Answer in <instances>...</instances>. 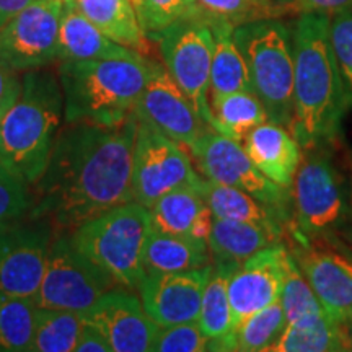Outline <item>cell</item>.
Masks as SVG:
<instances>
[{
	"instance_id": "14",
	"label": "cell",
	"mask_w": 352,
	"mask_h": 352,
	"mask_svg": "<svg viewBox=\"0 0 352 352\" xmlns=\"http://www.w3.org/2000/svg\"><path fill=\"white\" fill-rule=\"evenodd\" d=\"M54 233L47 222L30 217L0 227V297H34Z\"/></svg>"
},
{
	"instance_id": "4",
	"label": "cell",
	"mask_w": 352,
	"mask_h": 352,
	"mask_svg": "<svg viewBox=\"0 0 352 352\" xmlns=\"http://www.w3.org/2000/svg\"><path fill=\"white\" fill-rule=\"evenodd\" d=\"M64 124V96L57 74L44 69L21 76V91L0 120V162L38 182Z\"/></svg>"
},
{
	"instance_id": "18",
	"label": "cell",
	"mask_w": 352,
	"mask_h": 352,
	"mask_svg": "<svg viewBox=\"0 0 352 352\" xmlns=\"http://www.w3.org/2000/svg\"><path fill=\"white\" fill-rule=\"evenodd\" d=\"M210 266L192 271L145 274L138 292L144 310L158 327L197 321Z\"/></svg>"
},
{
	"instance_id": "6",
	"label": "cell",
	"mask_w": 352,
	"mask_h": 352,
	"mask_svg": "<svg viewBox=\"0 0 352 352\" xmlns=\"http://www.w3.org/2000/svg\"><path fill=\"white\" fill-rule=\"evenodd\" d=\"M250 85L270 121L290 126L294 111V43L283 21L264 19L233 28Z\"/></svg>"
},
{
	"instance_id": "32",
	"label": "cell",
	"mask_w": 352,
	"mask_h": 352,
	"mask_svg": "<svg viewBox=\"0 0 352 352\" xmlns=\"http://www.w3.org/2000/svg\"><path fill=\"white\" fill-rule=\"evenodd\" d=\"M285 327H287V318L280 300H277L256 314L250 315L240 327L233 329V351H271L283 336Z\"/></svg>"
},
{
	"instance_id": "22",
	"label": "cell",
	"mask_w": 352,
	"mask_h": 352,
	"mask_svg": "<svg viewBox=\"0 0 352 352\" xmlns=\"http://www.w3.org/2000/svg\"><path fill=\"white\" fill-rule=\"evenodd\" d=\"M239 263L214 261L202 292L197 324L209 340V351H233V321L228 298V280Z\"/></svg>"
},
{
	"instance_id": "5",
	"label": "cell",
	"mask_w": 352,
	"mask_h": 352,
	"mask_svg": "<svg viewBox=\"0 0 352 352\" xmlns=\"http://www.w3.org/2000/svg\"><path fill=\"white\" fill-rule=\"evenodd\" d=\"M151 230L148 209L132 201L87 220L69 235L114 283L138 292L145 277L144 248Z\"/></svg>"
},
{
	"instance_id": "16",
	"label": "cell",
	"mask_w": 352,
	"mask_h": 352,
	"mask_svg": "<svg viewBox=\"0 0 352 352\" xmlns=\"http://www.w3.org/2000/svg\"><path fill=\"white\" fill-rule=\"evenodd\" d=\"M83 320L104 334L111 352H148L160 327L144 310L134 290L114 285L83 311Z\"/></svg>"
},
{
	"instance_id": "45",
	"label": "cell",
	"mask_w": 352,
	"mask_h": 352,
	"mask_svg": "<svg viewBox=\"0 0 352 352\" xmlns=\"http://www.w3.org/2000/svg\"><path fill=\"white\" fill-rule=\"evenodd\" d=\"M64 3H74V0H64Z\"/></svg>"
},
{
	"instance_id": "12",
	"label": "cell",
	"mask_w": 352,
	"mask_h": 352,
	"mask_svg": "<svg viewBox=\"0 0 352 352\" xmlns=\"http://www.w3.org/2000/svg\"><path fill=\"white\" fill-rule=\"evenodd\" d=\"M64 0H33L0 30V63L15 72L44 69L57 60Z\"/></svg>"
},
{
	"instance_id": "36",
	"label": "cell",
	"mask_w": 352,
	"mask_h": 352,
	"mask_svg": "<svg viewBox=\"0 0 352 352\" xmlns=\"http://www.w3.org/2000/svg\"><path fill=\"white\" fill-rule=\"evenodd\" d=\"M145 36L157 39L171 23L196 10V0H131Z\"/></svg>"
},
{
	"instance_id": "40",
	"label": "cell",
	"mask_w": 352,
	"mask_h": 352,
	"mask_svg": "<svg viewBox=\"0 0 352 352\" xmlns=\"http://www.w3.org/2000/svg\"><path fill=\"white\" fill-rule=\"evenodd\" d=\"M74 352H111V346L95 324L83 320L82 333Z\"/></svg>"
},
{
	"instance_id": "7",
	"label": "cell",
	"mask_w": 352,
	"mask_h": 352,
	"mask_svg": "<svg viewBox=\"0 0 352 352\" xmlns=\"http://www.w3.org/2000/svg\"><path fill=\"white\" fill-rule=\"evenodd\" d=\"M157 39L165 69L191 101L201 120L210 127L209 83L214 33L209 16L196 7V10L164 30Z\"/></svg>"
},
{
	"instance_id": "19",
	"label": "cell",
	"mask_w": 352,
	"mask_h": 352,
	"mask_svg": "<svg viewBox=\"0 0 352 352\" xmlns=\"http://www.w3.org/2000/svg\"><path fill=\"white\" fill-rule=\"evenodd\" d=\"M241 144L267 179L283 188H292L302 160V147L284 126L272 121L263 122Z\"/></svg>"
},
{
	"instance_id": "1",
	"label": "cell",
	"mask_w": 352,
	"mask_h": 352,
	"mask_svg": "<svg viewBox=\"0 0 352 352\" xmlns=\"http://www.w3.org/2000/svg\"><path fill=\"white\" fill-rule=\"evenodd\" d=\"M139 120L116 126L64 122L50 160L32 186L30 219L70 232L104 210L134 201L132 153Z\"/></svg>"
},
{
	"instance_id": "24",
	"label": "cell",
	"mask_w": 352,
	"mask_h": 352,
	"mask_svg": "<svg viewBox=\"0 0 352 352\" xmlns=\"http://www.w3.org/2000/svg\"><path fill=\"white\" fill-rule=\"evenodd\" d=\"M280 230L241 220L215 219L208 245L214 261L243 263L261 250L279 243Z\"/></svg>"
},
{
	"instance_id": "42",
	"label": "cell",
	"mask_w": 352,
	"mask_h": 352,
	"mask_svg": "<svg viewBox=\"0 0 352 352\" xmlns=\"http://www.w3.org/2000/svg\"><path fill=\"white\" fill-rule=\"evenodd\" d=\"M33 0H0V30Z\"/></svg>"
},
{
	"instance_id": "34",
	"label": "cell",
	"mask_w": 352,
	"mask_h": 352,
	"mask_svg": "<svg viewBox=\"0 0 352 352\" xmlns=\"http://www.w3.org/2000/svg\"><path fill=\"white\" fill-rule=\"evenodd\" d=\"M196 7L206 15L239 26L248 21L274 19L283 6L274 0H196Z\"/></svg>"
},
{
	"instance_id": "30",
	"label": "cell",
	"mask_w": 352,
	"mask_h": 352,
	"mask_svg": "<svg viewBox=\"0 0 352 352\" xmlns=\"http://www.w3.org/2000/svg\"><path fill=\"white\" fill-rule=\"evenodd\" d=\"M82 327L78 311L39 308L30 352H74Z\"/></svg>"
},
{
	"instance_id": "9",
	"label": "cell",
	"mask_w": 352,
	"mask_h": 352,
	"mask_svg": "<svg viewBox=\"0 0 352 352\" xmlns=\"http://www.w3.org/2000/svg\"><path fill=\"white\" fill-rule=\"evenodd\" d=\"M188 151L206 179L239 188L267 206L283 222L289 219L292 191L267 179L253 164L243 144L208 127Z\"/></svg>"
},
{
	"instance_id": "27",
	"label": "cell",
	"mask_w": 352,
	"mask_h": 352,
	"mask_svg": "<svg viewBox=\"0 0 352 352\" xmlns=\"http://www.w3.org/2000/svg\"><path fill=\"white\" fill-rule=\"evenodd\" d=\"M76 7L109 39L142 52L147 36L131 0H74Z\"/></svg>"
},
{
	"instance_id": "21",
	"label": "cell",
	"mask_w": 352,
	"mask_h": 352,
	"mask_svg": "<svg viewBox=\"0 0 352 352\" xmlns=\"http://www.w3.org/2000/svg\"><path fill=\"white\" fill-rule=\"evenodd\" d=\"M139 51L109 39L76 7L65 3L57 36V60H94L131 57Z\"/></svg>"
},
{
	"instance_id": "11",
	"label": "cell",
	"mask_w": 352,
	"mask_h": 352,
	"mask_svg": "<svg viewBox=\"0 0 352 352\" xmlns=\"http://www.w3.org/2000/svg\"><path fill=\"white\" fill-rule=\"evenodd\" d=\"M292 256L318 297L324 315L346 323L352 315V250L327 235H303L296 230Z\"/></svg>"
},
{
	"instance_id": "31",
	"label": "cell",
	"mask_w": 352,
	"mask_h": 352,
	"mask_svg": "<svg viewBox=\"0 0 352 352\" xmlns=\"http://www.w3.org/2000/svg\"><path fill=\"white\" fill-rule=\"evenodd\" d=\"M38 310L33 298L0 297V352H30Z\"/></svg>"
},
{
	"instance_id": "15",
	"label": "cell",
	"mask_w": 352,
	"mask_h": 352,
	"mask_svg": "<svg viewBox=\"0 0 352 352\" xmlns=\"http://www.w3.org/2000/svg\"><path fill=\"white\" fill-rule=\"evenodd\" d=\"M135 116L189 148L208 129L191 101L176 85L165 65L153 63L142 95L135 104Z\"/></svg>"
},
{
	"instance_id": "3",
	"label": "cell",
	"mask_w": 352,
	"mask_h": 352,
	"mask_svg": "<svg viewBox=\"0 0 352 352\" xmlns=\"http://www.w3.org/2000/svg\"><path fill=\"white\" fill-rule=\"evenodd\" d=\"M142 52L131 57L64 60L57 67L64 122L116 126L134 113L152 72Z\"/></svg>"
},
{
	"instance_id": "37",
	"label": "cell",
	"mask_w": 352,
	"mask_h": 352,
	"mask_svg": "<svg viewBox=\"0 0 352 352\" xmlns=\"http://www.w3.org/2000/svg\"><path fill=\"white\" fill-rule=\"evenodd\" d=\"M329 38L334 57L346 91L347 108H352V10H342L333 15L329 23Z\"/></svg>"
},
{
	"instance_id": "10",
	"label": "cell",
	"mask_w": 352,
	"mask_h": 352,
	"mask_svg": "<svg viewBox=\"0 0 352 352\" xmlns=\"http://www.w3.org/2000/svg\"><path fill=\"white\" fill-rule=\"evenodd\" d=\"M204 179L192 166V157L182 144L139 121L132 153V196L151 208L162 196L179 188L201 189Z\"/></svg>"
},
{
	"instance_id": "29",
	"label": "cell",
	"mask_w": 352,
	"mask_h": 352,
	"mask_svg": "<svg viewBox=\"0 0 352 352\" xmlns=\"http://www.w3.org/2000/svg\"><path fill=\"white\" fill-rule=\"evenodd\" d=\"M210 127L236 142H243L254 127L270 121L263 103L253 91H236L222 96L210 104Z\"/></svg>"
},
{
	"instance_id": "23",
	"label": "cell",
	"mask_w": 352,
	"mask_h": 352,
	"mask_svg": "<svg viewBox=\"0 0 352 352\" xmlns=\"http://www.w3.org/2000/svg\"><path fill=\"white\" fill-rule=\"evenodd\" d=\"M209 20L214 33V56L209 83V100L212 104L226 95L253 90L245 59L233 39L235 26L230 21L214 16H209Z\"/></svg>"
},
{
	"instance_id": "38",
	"label": "cell",
	"mask_w": 352,
	"mask_h": 352,
	"mask_svg": "<svg viewBox=\"0 0 352 352\" xmlns=\"http://www.w3.org/2000/svg\"><path fill=\"white\" fill-rule=\"evenodd\" d=\"M155 352H204L209 351V340L201 331L197 321L160 328L152 344Z\"/></svg>"
},
{
	"instance_id": "28",
	"label": "cell",
	"mask_w": 352,
	"mask_h": 352,
	"mask_svg": "<svg viewBox=\"0 0 352 352\" xmlns=\"http://www.w3.org/2000/svg\"><path fill=\"white\" fill-rule=\"evenodd\" d=\"M201 195L215 219L241 220V222L259 223L283 232L280 220L261 201L239 188L212 183L204 179L201 186Z\"/></svg>"
},
{
	"instance_id": "41",
	"label": "cell",
	"mask_w": 352,
	"mask_h": 352,
	"mask_svg": "<svg viewBox=\"0 0 352 352\" xmlns=\"http://www.w3.org/2000/svg\"><path fill=\"white\" fill-rule=\"evenodd\" d=\"M296 6L302 13L315 12L327 13V15L331 16L351 8L352 0H297Z\"/></svg>"
},
{
	"instance_id": "33",
	"label": "cell",
	"mask_w": 352,
	"mask_h": 352,
	"mask_svg": "<svg viewBox=\"0 0 352 352\" xmlns=\"http://www.w3.org/2000/svg\"><path fill=\"white\" fill-rule=\"evenodd\" d=\"M279 300L285 318H287V324L305 318V316L324 314L318 297L315 296L314 289L292 253H287V258H285L284 284Z\"/></svg>"
},
{
	"instance_id": "13",
	"label": "cell",
	"mask_w": 352,
	"mask_h": 352,
	"mask_svg": "<svg viewBox=\"0 0 352 352\" xmlns=\"http://www.w3.org/2000/svg\"><path fill=\"white\" fill-rule=\"evenodd\" d=\"M297 232L303 235H327L342 226L347 202L340 176L331 162L321 153L308 152L300 160L292 183Z\"/></svg>"
},
{
	"instance_id": "35",
	"label": "cell",
	"mask_w": 352,
	"mask_h": 352,
	"mask_svg": "<svg viewBox=\"0 0 352 352\" xmlns=\"http://www.w3.org/2000/svg\"><path fill=\"white\" fill-rule=\"evenodd\" d=\"M32 206V184L0 162V227L28 219Z\"/></svg>"
},
{
	"instance_id": "39",
	"label": "cell",
	"mask_w": 352,
	"mask_h": 352,
	"mask_svg": "<svg viewBox=\"0 0 352 352\" xmlns=\"http://www.w3.org/2000/svg\"><path fill=\"white\" fill-rule=\"evenodd\" d=\"M21 91V77L19 72L0 63V120L12 104L15 103Z\"/></svg>"
},
{
	"instance_id": "25",
	"label": "cell",
	"mask_w": 352,
	"mask_h": 352,
	"mask_svg": "<svg viewBox=\"0 0 352 352\" xmlns=\"http://www.w3.org/2000/svg\"><path fill=\"white\" fill-rule=\"evenodd\" d=\"M208 241L151 230L144 248L145 274L182 272L210 266Z\"/></svg>"
},
{
	"instance_id": "26",
	"label": "cell",
	"mask_w": 352,
	"mask_h": 352,
	"mask_svg": "<svg viewBox=\"0 0 352 352\" xmlns=\"http://www.w3.org/2000/svg\"><path fill=\"white\" fill-rule=\"evenodd\" d=\"M271 351L276 352H338L352 351V340L344 323L324 314L310 315L285 327Z\"/></svg>"
},
{
	"instance_id": "43",
	"label": "cell",
	"mask_w": 352,
	"mask_h": 352,
	"mask_svg": "<svg viewBox=\"0 0 352 352\" xmlns=\"http://www.w3.org/2000/svg\"><path fill=\"white\" fill-rule=\"evenodd\" d=\"M346 329H347V333H349V336H351V340H352V315L349 316V318L346 320Z\"/></svg>"
},
{
	"instance_id": "17",
	"label": "cell",
	"mask_w": 352,
	"mask_h": 352,
	"mask_svg": "<svg viewBox=\"0 0 352 352\" xmlns=\"http://www.w3.org/2000/svg\"><path fill=\"white\" fill-rule=\"evenodd\" d=\"M287 253L283 243H276L245 259L233 271L228 280L233 329L250 315L279 300Z\"/></svg>"
},
{
	"instance_id": "44",
	"label": "cell",
	"mask_w": 352,
	"mask_h": 352,
	"mask_svg": "<svg viewBox=\"0 0 352 352\" xmlns=\"http://www.w3.org/2000/svg\"><path fill=\"white\" fill-rule=\"evenodd\" d=\"M276 3H279V6H290V3H296L297 0H274Z\"/></svg>"
},
{
	"instance_id": "20",
	"label": "cell",
	"mask_w": 352,
	"mask_h": 352,
	"mask_svg": "<svg viewBox=\"0 0 352 352\" xmlns=\"http://www.w3.org/2000/svg\"><path fill=\"white\" fill-rule=\"evenodd\" d=\"M148 219L153 232L201 241L209 240L214 222V215L197 188H179L162 196L148 208Z\"/></svg>"
},
{
	"instance_id": "2",
	"label": "cell",
	"mask_w": 352,
	"mask_h": 352,
	"mask_svg": "<svg viewBox=\"0 0 352 352\" xmlns=\"http://www.w3.org/2000/svg\"><path fill=\"white\" fill-rule=\"evenodd\" d=\"M331 16L305 12L294 43V111L290 129L302 148H314L338 132L347 108L346 91L329 38Z\"/></svg>"
},
{
	"instance_id": "8",
	"label": "cell",
	"mask_w": 352,
	"mask_h": 352,
	"mask_svg": "<svg viewBox=\"0 0 352 352\" xmlns=\"http://www.w3.org/2000/svg\"><path fill=\"white\" fill-rule=\"evenodd\" d=\"M114 285L113 277L72 243L69 232L56 230L33 300L39 308L83 314Z\"/></svg>"
}]
</instances>
